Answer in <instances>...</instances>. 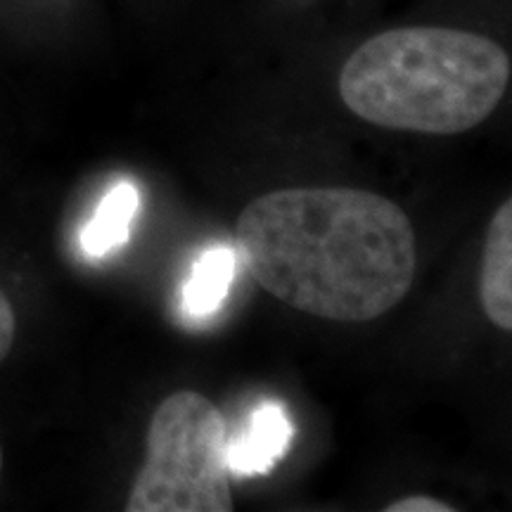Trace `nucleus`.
Segmentation results:
<instances>
[{"label":"nucleus","instance_id":"10","mask_svg":"<svg viewBox=\"0 0 512 512\" xmlns=\"http://www.w3.org/2000/svg\"><path fill=\"white\" fill-rule=\"evenodd\" d=\"M0 477H3V446H0Z\"/></svg>","mask_w":512,"mask_h":512},{"label":"nucleus","instance_id":"8","mask_svg":"<svg viewBox=\"0 0 512 512\" xmlns=\"http://www.w3.org/2000/svg\"><path fill=\"white\" fill-rule=\"evenodd\" d=\"M15 330H17L15 309H12L10 299L5 297V292L0 290V363L8 358L12 344H15Z\"/></svg>","mask_w":512,"mask_h":512},{"label":"nucleus","instance_id":"3","mask_svg":"<svg viewBox=\"0 0 512 512\" xmlns=\"http://www.w3.org/2000/svg\"><path fill=\"white\" fill-rule=\"evenodd\" d=\"M226 418L192 389L166 396L145 437L126 512H230Z\"/></svg>","mask_w":512,"mask_h":512},{"label":"nucleus","instance_id":"2","mask_svg":"<svg viewBox=\"0 0 512 512\" xmlns=\"http://www.w3.org/2000/svg\"><path fill=\"white\" fill-rule=\"evenodd\" d=\"M510 74L508 53L491 38L406 27L377 34L351 53L339 74V95L368 124L456 136L494 114Z\"/></svg>","mask_w":512,"mask_h":512},{"label":"nucleus","instance_id":"9","mask_svg":"<svg viewBox=\"0 0 512 512\" xmlns=\"http://www.w3.org/2000/svg\"><path fill=\"white\" fill-rule=\"evenodd\" d=\"M384 510L387 512H453L456 508L430 496H408V498H401V501L389 503Z\"/></svg>","mask_w":512,"mask_h":512},{"label":"nucleus","instance_id":"5","mask_svg":"<svg viewBox=\"0 0 512 512\" xmlns=\"http://www.w3.org/2000/svg\"><path fill=\"white\" fill-rule=\"evenodd\" d=\"M479 302L486 318L512 330V202H503L489 223L479 275Z\"/></svg>","mask_w":512,"mask_h":512},{"label":"nucleus","instance_id":"1","mask_svg":"<svg viewBox=\"0 0 512 512\" xmlns=\"http://www.w3.org/2000/svg\"><path fill=\"white\" fill-rule=\"evenodd\" d=\"M240 252L254 280L309 316L366 323L389 313L415 278L411 219L356 188H287L242 209Z\"/></svg>","mask_w":512,"mask_h":512},{"label":"nucleus","instance_id":"7","mask_svg":"<svg viewBox=\"0 0 512 512\" xmlns=\"http://www.w3.org/2000/svg\"><path fill=\"white\" fill-rule=\"evenodd\" d=\"M140 204V192L133 183H119L102 197L91 223L83 228L81 247L88 256H105L128 240L133 216Z\"/></svg>","mask_w":512,"mask_h":512},{"label":"nucleus","instance_id":"6","mask_svg":"<svg viewBox=\"0 0 512 512\" xmlns=\"http://www.w3.org/2000/svg\"><path fill=\"white\" fill-rule=\"evenodd\" d=\"M238 254L230 247H214L192 266L190 278L183 285L181 309L188 318H209L226 302L233 285Z\"/></svg>","mask_w":512,"mask_h":512},{"label":"nucleus","instance_id":"4","mask_svg":"<svg viewBox=\"0 0 512 512\" xmlns=\"http://www.w3.org/2000/svg\"><path fill=\"white\" fill-rule=\"evenodd\" d=\"M292 437L294 427L285 408L278 403H264L249 415L247 425L233 439H226L228 475H266L285 456Z\"/></svg>","mask_w":512,"mask_h":512}]
</instances>
